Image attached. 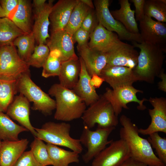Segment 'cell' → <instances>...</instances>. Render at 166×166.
I'll use <instances>...</instances> for the list:
<instances>
[{
  "mask_svg": "<svg viewBox=\"0 0 166 166\" xmlns=\"http://www.w3.org/2000/svg\"><path fill=\"white\" fill-rule=\"evenodd\" d=\"M119 121L122 126L120 130V139L127 144L131 157L147 166H166L155 154L147 139L140 136L139 128L130 118L122 115Z\"/></svg>",
  "mask_w": 166,
  "mask_h": 166,
  "instance_id": "obj_1",
  "label": "cell"
},
{
  "mask_svg": "<svg viewBox=\"0 0 166 166\" xmlns=\"http://www.w3.org/2000/svg\"><path fill=\"white\" fill-rule=\"evenodd\" d=\"M132 43L140 49L137 65L133 69L138 81L153 83L163 69L164 51L157 46L143 42Z\"/></svg>",
  "mask_w": 166,
  "mask_h": 166,
  "instance_id": "obj_2",
  "label": "cell"
},
{
  "mask_svg": "<svg viewBox=\"0 0 166 166\" xmlns=\"http://www.w3.org/2000/svg\"><path fill=\"white\" fill-rule=\"evenodd\" d=\"M48 93L55 98L54 118L57 120L68 122L79 119L86 109L84 101L73 89L66 88L59 84L52 85Z\"/></svg>",
  "mask_w": 166,
  "mask_h": 166,
  "instance_id": "obj_3",
  "label": "cell"
},
{
  "mask_svg": "<svg viewBox=\"0 0 166 166\" xmlns=\"http://www.w3.org/2000/svg\"><path fill=\"white\" fill-rule=\"evenodd\" d=\"M71 125L65 122L56 123L49 121L45 123L40 128H34L36 137L47 143L65 147L79 154L83 148L79 139L71 136Z\"/></svg>",
  "mask_w": 166,
  "mask_h": 166,
  "instance_id": "obj_4",
  "label": "cell"
},
{
  "mask_svg": "<svg viewBox=\"0 0 166 166\" xmlns=\"http://www.w3.org/2000/svg\"><path fill=\"white\" fill-rule=\"evenodd\" d=\"M18 92L33 103L32 109L45 115H51L55 109L56 101L32 80L30 71L23 73L17 81Z\"/></svg>",
  "mask_w": 166,
  "mask_h": 166,
  "instance_id": "obj_5",
  "label": "cell"
},
{
  "mask_svg": "<svg viewBox=\"0 0 166 166\" xmlns=\"http://www.w3.org/2000/svg\"><path fill=\"white\" fill-rule=\"evenodd\" d=\"M81 118L84 125L90 129L96 124L100 127H116L119 123L112 106L102 95L85 110Z\"/></svg>",
  "mask_w": 166,
  "mask_h": 166,
  "instance_id": "obj_6",
  "label": "cell"
},
{
  "mask_svg": "<svg viewBox=\"0 0 166 166\" xmlns=\"http://www.w3.org/2000/svg\"><path fill=\"white\" fill-rule=\"evenodd\" d=\"M115 128L97 126L95 130L92 131L84 126L79 140L81 144L87 149L82 156L85 163H89L112 142L113 140H109L108 138Z\"/></svg>",
  "mask_w": 166,
  "mask_h": 166,
  "instance_id": "obj_7",
  "label": "cell"
},
{
  "mask_svg": "<svg viewBox=\"0 0 166 166\" xmlns=\"http://www.w3.org/2000/svg\"><path fill=\"white\" fill-rule=\"evenodd\" d=\"M30 66L19 56L13 45L0 47V78L17 81L23 73L30 72Z\"/></svg>",
  "mask_w": 166,
  "mask_h": 166,
  "instance_id": "obj_8",
  "label": "cell"
},
{
  "mask_svg": "<svg viewBox=\"0 0 166 166\" xmlns=\"http://www.w3.org/2000/svg\"><path fill=\"white\" fill-rule=\"evenodd\" d=\"M110 2L109 0L94 1L95 11L99 23L108 30L116 32L120 39L141 43L140 34L129 32L120 22L113 18L109 9Z\"/></svg>",
  "mask_w": 166,
  "mask_h": 166,
  "instance_id": "obj_9",
  "label": "cell"
},
{
  "mask_svg": "<svg viewBox=\"0 0 166 166\" xmlns=\"http://www.w3.org/2000/svg\"><path fill=\"white\" fill-rule=\"evenodd\" d=\"M138 93H143V91L135 88L132 85L127 86L114 89L107 88L102 95L111 104L116 115L118 116L123 108L128 109L127 105L130 102L138 103L137 108L140 110L146 108L143 103L148 100L145 98L141 100L138 99L136 95Z\"/></svg>",
  "mask_w": 166,
  "mask_h": 166,
  "instance_id": "obj_10",
  "label": "cell"
},
{
  "mask_svg": "<svg viewBox=\"0 0 166 166\" xmlns=\"http://www.w3.org/2000/svg\"><path fill=\"white\" fill-rule=\"evenodd\" d=\"M130 157L127 144L120 138L113 140L95 157L91 166H120Z\"/></svg>",
  "mask_w": 166,
  "mask_h": 166,
  "instance_id": "obj_11",
  "label": "cell"
},
{
  "mask_svg": "<svg viewBox=\"0 0 166 166\" xmlns=\"http://www.w3.org/2000/svg\"><path fill=\"white\" fill-rule=\"evenodd\" d=\"M142 42L157 46L166 51V24L144 16L139 21Z\"/></svg>",
  "mask_w": 166,
  "mask_h": 166,
  "instance_id": "obj_12",
  "label": "cell"
},
{
  "mask_svg": "<svg viewBox=\"0 0 166 166\" xmlns=\"http://www.w3.org/2000/svg\"><path fill=\"white\" fill-rule=\"evenodd\" d=\"M153 109H148L151 118L150 124L145 129H139L143 135H149L155 132L166 133V99L164 97H150L148 100Z\"/></svg>",
  "mask_w": 166,
  "mask_h": 166,
  "instance_id": "obj_13",
  "label": "cell"
},
{
  "mask_svg": "<svg viewBox=\"0 0 166 166\" xmlns=\"http://www.w3.org/2000/svg\"><path fill=\"white\" fill-rule=\"evenodd\" d=\"M100 76L113 89L132 85L138 81L132 69L122 66L106 65L101 71Z\"/></svg>",
  "mask_w": 166,
  "mask_h": 166,
  "instance_id": "obj_14",
  "label": "cell"
},
{
  "mask_svg": "<svg viewBox=\"0 0 166 166\" xmlns=\"http://www.w3.org/2000/svg\"><path fill=\"white\" fill-rule=\"evenodd\" d=\"M89 38L88 44L90 48L106 53L124 43L116 34L108 30L99 23L90 34Z\"/></svg>",
  "mask_w": 166,
  "mask_h": 166,
  "instance_id": "obj_15",
  "label": "cell"
},
{
  "mask_svg": "<svg viewBox=\"0 0 166 166\" xmlns=\"http://www.w3.org/2000/svg\"><path fill=\"white\" fill-rule=\"evenodd\" d=\"M73 35L65 29L51 33L46 44L50 51L56 50L61 54L62 62L78 57L74 51Z\"/></svg>",
  "mask_w": 166,
  "mask_h": 166,
  "instance_id": "obj_16",
  "label": "cell"
},
{
  "mask_svg": "<svg viewBox=\"0 0 166 166\" xmlns=\"http://www.w3.org/2000/svg\"><path fill=\"white\" fill-rule=\"evenodd\" d=\"M6 113L9 117L18 121L34 137L37 136V132L30 121V102L22 94L20 93L14 97Z\"/></svg>",
  "mask_w": 166,
  "mask_h": 166,
  "instance_id": "obj_17",
  "label": "cell"
},
{
  "mask_svg": "<svg viewBox=\"0 0 166 166\" xmlns=\"http://www.w3.org/2000/svg\"><path fill=\"white\" fill-rule=\"evenodd\" d=\"M78 0H59L53 5L49 15L51 33L64 30Z\"/></svg>",
  "mask_w": 166,
  "mask_h": 166,
  "instance_id": "obj_18",
  "label": "cell"
},
{
  "mask_svg": "<svg viewBox=\"0 0 166 166\" xmlns=\"http://www.w3.org/2000/svg\"><path fill=\"white\" fill-rule=\"evenodd\" d=\"M132 45L124 42L107 53V65L127 67L132 69L136 66L139 53Z\"/></svg>",
  "mask_w": 166,
  "mask_h": 166,
  "instance_id": "obj_19",
  "label": "cell"
},
{
  "mask_svg": "<svg viewBox=\"0 0 166 166\" xmlns=\"http://www.w3.org/2000/svg\"><path fill=\"white\" fill-rule=\"evenodd\" d=\"M88 44L77 46L80 57L83 61L91 77L93 74L100 76L101 71L107 65V54L91 48Z\"/></svg>",
  "mask_w": 166,
  "mask_h": 166,
  "instance_id": "obj_20",
  "label": "cell"
},
{
  "mask_svg": "<svg viewBox=\"0 0 166 166\" xmlns=\"http://www.w3.org/2000/svg\"><path fill=\"white\" fill-rule=\"evenodd\" d=\"M53 0L49 1L41 9L34 11V21L32 32L38 44H46L47 40L50 37L48 33L50 24L49 15L53 5Z\"/></svg>",
  "mask_w": 166,
  "mask_h": 166,
  "instance_id": "obj_21",
  "label": "cell"
},
{
  "mask_svg": "<svg viewBox=\"0 0 166 166\" xmlns=\"http://www.w3.org/2000/svg\"><path fill=\"white\" fill-rule=\"evenodd\" d=\"M81 70L78 81L72 89L84 101L86 106H89L99 98L96 89L90 84L91 76L89 74L84 62L80 57Z\"/></svg>",
  "mask_w": 166,
  "mask_h": 166,
  "instance_id": "obj_22",
  "label": "cell"
},
{
  "mask_svg": "<svg viewBox=\"0 0 166 166\" xmlns=\"http://www.w3.org/2000/svg\"><path fill=\"white\" fill-rule=\"evenodd\" d=\"M29 143L27 139L2 141L0 148V166H13L25 151Z\"/></svg>",
  "mask_w": 166,
  "mask_h": 166,
  "instance_id": "obj_23",
  "label": "cell"
},
{
  "mask_svg": "<svg viewBox=\"0 0 166 166\" xmlns=\"http://www.w3.org/2000/svg\"><path fill=\"white\" fill-rule=\"evenodd\" d=\"M81 70V64L78 57L62 62L58 76L59 84L66 88L72 89L78 81Z\"/></svg>",
  "mask_w": 166,
  "mask_h": 166,
  "instance_id": "obj_24",
  "label": "cell"
},
{
  "mask_svg": "<svg viewBox=\"0 0 166 166\" xmlns=\"http://www.w3.org/2000/svg\"><path fill=\"white\" fill-rule=\"evenodd\" d=\"M17 9L10 19L24 33L32 32V4L28 0H18Z\"/></svg>",
  "mask_w": 166,
  "mask_h": 166,
  "instance_id": "obj_25",
  "label": "cell"
},
{
  "mask_svg": "<svg viewBox=\"0 0 166 166\" xmlns=\"http://www.w3.org/2000/svg\"><path fill=\"white\" fill-rule=\"evenodd\" d=\"M120 8L110 13L113 18L120 22L130 32L139 34L138 25L135 17L134 10L131 8L128 0H119Z\"/></svg>",
  "mask_w": 166,
  "mask_h": 166,
  "instance_id": "obj_26",
  "label": "cell"
},
{
  "mask_svg": "<svg viewBox=\"0 0 166 166\" xmlns=\"http://www.w3.org/2000/svg\"><path fill=\"white\" fill-rule=\"evenodd\" d=\"M46 144L53 166H69L71 163H79V154L77 152L67 151L50 144Z\"/></svg>",
  "mask_w": 166,
  "mask_h": 166,
  "instance_id": "obj_27",
  "label": "cell"
},
{
  "mask_svg": "<svg viewBox=\"0 0 166 166\" xmlns=\"http://www.w3.org/2000/svg\"><path fill=\"white\" fill-rule=\"evenodd\" d=\"M29 131L26 128L14 122L6 114L0 112V139L3 141L19 140V134Z\"/></svg>",
  "mask_w": 166,
  "mask_h": 166,
  "instance_id": "obj_28",
  "label": "cell"
},
{
  "mask_svg": "<svg viewBox=\"0 0 166 166\" xmlns=\"http://www.w3.org/2000/svg\"><path fill=\"white\" fill-rule=\"evenodd\" d=\"M24 33L9 18H0V44L12 45L15 39Z\"/></svg>",
  "mask_w": 166,
  "mask_h": 166,
  "instance_id": "obj_29",
  "label": "cell"
},
{
  "mask_svg": "<svg viewBox=\"0 0 166 166\" xmlns=\"http://www.w3.org/2000/svg\"><path fill=\"white\" fill-rule=\"evenodd\" d=\"M36 41L32 32L24 33L17 38L13 45L18 48V53L24 61H29L34 51Z\"/></svg>",
  "mask_w": 166,
  "mask_h": 166,
  "instance_id": "obj_30",
  "label": "cell"
},
{
  "mask_svg": "<svg viewBox=\"0 0 166 166\" xmlns=\"http://www.w3.org/2000/svg\"><path fill=\"white\" fill-rule=\"evenodd\" d=\"M91 9L81 0H78L65 30L73 35L81 27L84 18Z\"/></svg>",
  "mask_w": 166,
  "mask_h": 166,
  "instance_id": "obj_31",
  "label": "cell"
},
{
  "mask_svg": "<svg viewBox=\"0 0 166 166\" xmlns=\"http://www.w3.org/2000/svg\"><path fill=\"white\" fill-rule=\"evenodd\" d=\"M17 81L0 78V112H6L18 92Z\"/></svg>",
  "mask_w": 166,
  "mask_h": 166,
  "instance_id": "obj_32",
  "label": "cell"
},
{
  "mask_svg": "<svg viewBox=\"0 0 166 166\" xmlns=\"http://www.w3.org/2000/svg\"><path fill=\"white\" fill-rule=\"evenodd\" d=\"M144 16L156 19L157 21L166 22V0H145Z\"/></svg>",
  "mask_w": 166,
  "mask_h": 166,
  "instance_id": "obj_33",
  "label": "cell"
},
{
  "mask_svg": "<svg viewBox=\"0 0 166 166\" xmlns=\"http://www.w3.org/2000/svg\"><path fill=\"white\" fill-rule=\"evenodd\" d=\"M62 62L59 51L56 50L50 51L49 55L43 67L42 76L45 78L58 76Z\"/></svg>",
  "mask_w": 166,
  "mask_h": 166,
  "instance_id": "obj_34",
  "label": "cell"
},
{
  "mask_svg": "<svg viewBox=\"0 0 166 166\" xmlns=\"http://www.w3.org/2000/svg\"><path fill=\"white\" fill-rule=\"evenodd\" d=\"M30 145V151L37 161L42 166L53 165L50 158L46 144L43 140L36 137Z\"/></svg>",
  "mask_w": 166,
  "mask_h": 166,
  "instance_id": "obj_35",
  "label": "cell"
},
{
  "mask_svg": "<svg viewBox=\"0 0 166 166\" xmlns=\"http://www.w3.org/2000/svg\"><path fill=\"white\" fill-rule=\"evenodd\" d=\"M50 50L46 44L40 43L35 46L29 61L28 65L37 68L43 67L49 53Z\"/></svg>",
  "mask_w": 166,
  "mask_h": 166,
  "instance_id": "obj_36",
  "label": "cell"
},
{
  "mask_svg": "<svg viewBox=\"0 0 166 166\" xmlns=\"http://www.w3.org/2000/svg\"><path fill=\"white\" fill-rule=\"evenodd\" d=\"M147 140L152 148L155 149L158 158L166 165V137H162L158 132H155L149 135Z\"/></svg>",
  "mask_w": 166,
  "mask_h": 166,
  "instance_id": "obj_37",
  "label": "cell"
},
{
  "mask_svg": "<svg viewBox=\"0 0 166 166\" xmlns=\"http://www.w3.org/2000/svg\"><path fill=\"white\" fill-rule=\"evenodd\" d=\"M98 20L95 10L91 9L84 18L81 28L91 33L98 25Z\"/></svg>",
  "mask_w": 166,
  "mask_h": 166,
  "instance_id": "obj_38",
  "label": "cell"
},
{
  "mask_svg": "<svg viewBox=\"0 0 166 166\" xmlns=\"http://www.w3.org/2000/svg\"><path fill=\"white\" fill-rule=\"evenodd\" d=\"M13 166H42L36 160L30 150L25 151Z\"/></svg>",
  "mask_w": 166,
  "mask_h": 166,
  "instance_id": "obj_39",
  "label": "cell"
},
{
  "mask_svg": "<svg viewBox=\"0 0 166 166\" xmlns=\"http://www.w3.org/2000/svg\"><path fill=\"white\" fill-rule=\"evenodd\" d=\"M0 2L6 17L10 19L17 9L18 0H0Z\"/></svg>",
  "mask_w": 166,
  "mask_h": 166,
  "instance_id": "obj_40",
  "label": "cell"
},
{
  "mask_svg": "<svg viewBox=\"0 0 166 166\" xmlns=\"http://www.w3.org/2000/svg\"><path fill=\"white\" fill-rule=\"evenodd\" d=\"M90 33L83 29L80 28L73 35L74 43L77 42V46H81L88 43Z\"/></svg>",
  "mask_w": 166,
  "mask_h": 166,
  "instance_id": "obj_41",
  "label": "cell"
},
{
  "mask_svg": "<svg viewBox=\"0 0 166 166\" xmlns=\"http://www.w3.org/2000/svg\"><path fill=\"white\" fill-rule=\"evenodd\" d=\"M130 1L133 3L135 7L134 11L136 20L140 21L144 16V8L145 0H131Z\"/></svg>",
  "mask_w": 166,
  "mask_h": 166,
  "instance_id": "obj_42",
  "label": "cell"
},
{
  "mask_svg": "<svg viewBox=\"0 0 166 166\" xmlns=\"http://www.w3.org/2000/svg\"><path fill=\"white\" fill-rule=\"evenodd\" d=\"M104 80L100 76L93 74L91 77L90 84L95 89L99 88L103 82Z\"/></svg>",
  "mask_w": 166,
  "mask_h": 166,
  "instance_id": "obj_43",
  "label": "cell"
},
{
  "mask_svg": "<svg viewBox=\"0 0 166 166\" xmlns=\"http://www.w3.org/2000/svg\"><path fill=\"white\" fill-rule=\"evenodd\" d=\"M161 81L158 84L159 89L164 92H166V74L163 69H162L158 77Z\"/></svg>",
  "mask_w": 166,
  "mask_h": 166,
  "instance_id": "obj_44",
  "label": "cell"
},
{
  "mask_svg": "<svg viewBox=\"0 0 166 166\" xmlns=\"http://www.w3.org/2000/svg\"><path fill=\"white\" fill-rule=\"evenodd\" d=\"M120 166H147V165L130 157Z\"/></svg>",
  "mask_w": 166,
  "mask_h": 166,
  "instance_id": "obj_45",
  "label": "cell"
},
{
  "mask_svg": "<svg viewBox=\"0 0 166 166\" xmlns=\"http://www.w3.org/2000/svg\"><path fill=\"white\" fill-rule=\"evenodd\" d=\"M46 1L45 0H34L32 6L34 8V11L41 9L46 3Z\"/></svg>",
  "mask_w": 166,
  "mask_h": 166,
  "instance_id": "obj_46",
  "label": "cell"
},
{
  "mask_svg": "<svg viewBox=\"0 0 166 166\" xmlns=\"http://www.w3.org/2000/svg\"><path fill=\"white\" fill-rule=\"evenodd\" d=\"M81 1L90 8L94 9L95 8L94 4L91 0H81Z\"/></svg>",
  "mask_w": 166,
  "mask_h": 166,
  "instance_id": "obj_47",
  "label": "cell"
},
{
  "mask_svg": "<svg viewBox=\"0 0 166 166\" xmlns=\"http://www.w3.org/2000/svg\"><path fill=\"white\" fill-rule=\"evenodd\" d=\"M6 17L5 13L2 7L0 2V18Z\"/></svg>",
  "mask_w": 166,
  "mask_h": 166,
  "instance_id": "obj_48",
  "label": "cell"
},
{
  "mask_svg": "<svg viewBox=\"0 0 166 166\" xmlns=\"http://www.w3.org/2000/svg\"><path fill=\"white\" fill-rule=\"evenodd\" d=\"M2 143V141H1V140L0 139V148L1 146Z\"/></svg>",
  "mask_w": 166,
  "mask_h": 166,
  "instance_id": "obj_49",
  "label": "cell"
},
{
  "mask_svg": "<svg viewBox=\"0 0 166 166\" xmlns=\"http://www.w3.org/2000/svg\"><path fill=\"white\" fill-rule=\"evenodd\" d=\"M2 45L1 44H0V47L1 46H2Z\"/></svg>",
  "mask_w": 166,
  "mask_h": 166,
  "instance_id": "obj_50",
  "label": "cell"
},
{
  "mask_svg": "<svg viewBox=\"0 0 166 166\" xmlns=\"http://www.w3.org/2000/svg\"></svg>",
  "mask_w": 166,
  "mask_h": 166,
  "instance_id": "obj_51",
  "label": "cell"
}]
</instances>
